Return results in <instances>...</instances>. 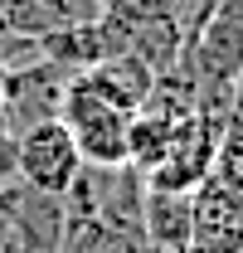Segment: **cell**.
<instances>
[{
	"instance_id": "cell-1",
	"label": "cell",
	"mask_w": 243,
	"mask_h": 253,
	"mask_svg": "<svg viewBox=\"0 0 243 253\" xmlns=\"http://www.w3.org/2000/svg\"><path fill=\"white\" fill-rule=\"evenodd\" d=\"M59 122L68 126L83 166H92V170H117V166H126V122L131 117L117 112L112 102H102L78 73L63 83Z\"/></svg>"
},
{
	"instance_id": "cell-2",
	"label": "cell",
	"mask_w": 243,
	"mask_h": 253,
	"mask_svg": "<svg viewBox=\"0 0 243 253\" xmlns=\"http://www.w3.org/2000/svg\"><path fill=\"white\" fill-rule=\"evenodd\" d=\"M10 170H15L20 185L63 200L83 175V156H78L68 126L59 117H49V122H34L10 136Z\"/></svg>"
},
{
	"instance_id": "cell-3",
	"label": "cell",
	"mask_w": 243,
	"mask_h": 253,
	"mask_svg": "<svg viewBox=\"0 0 243 253\" xmlns=\"http://www.w3.org/2000/svg\"><path fill=\"white\" fill-rule=\"evenodd\" d=\"M219 136H224V122L209 117V112H190L170 126V146L151 175H141L151 190H180V195H195V185L209 175V161L219 151Z\"/></svg>"
},
{
	"instance_id": "cell-4",
	"label": "cell",
	"mask_w": 243,
	"mask_h": 253,
	"mask_svg": "<svg viewBox=\"0 0 243 253\" xmlns=\"http://www.w3.org/2000/svg\"><path fill=\"white\" fill-rule=\"evenodd\" d=\"M195 224H190V253H243V205L219 195L214 185H195L190 195Z\"/></svg>"
},
{
	"instance_id": "cell-5",
	"label": "cell",
	"mask_w": 243,
	"mask_h": 253,
	"mask_svg": "<svg viewBox=\"0 0 243 253\" xmlns=\"http://www.w3.org/2000/svg\"><path fill=\"white\" fill-rule=\"evenodd\" d=\"M78 78L102 102H112L117 112H126V117L146 102V93H151V83H156V73L141 59H131V54H112V59L92 63V68H78Z\"/></svg>"
},
{
	"instance_id": "cell-6",
	"label": "cell",
	"mask_w": 243,
	"mask_h": 253,
	"mask_svg": "<svg viewBox=\"0 0 243 253\" xmlns=\"http://www.w3.org/2000/svg\"><path fill=\"white\" fill-rule=\"evenodd\" d=\"M170 117H156L146 107H136L131 112V122H126V166L136 170V175H151L161 156H165V146H170Z\"/></svg>"
},
{
	"instance_id": "cell-7",
	"label": "cell",
	"mask_w": 243,
	"mask_h": 253,
	"mask_svg": "<svg viewBox=\"0 0 243 253\" xmlns=\"http://www.w3.org/2000/svg\"><path fill=\"white\" fill-rule=\"evenodd\" d=\"M200 185H214L219 195H229V200H239L243 205V136H219V151L209 161V175L200 180Z\"/></svg>"
},
{
	"instance_id": "cell-8",
	"label": "cell",
	"mask_w": 243,
	"mask_h": 253,
	"mask_svg": "<svg viewBox=\"0 0 243 253\" xmlns=\"http://www.w3.org/2000/svg\"><path fill=\"white\" fill-rule=\"evenodd\" d=\"M107 10H117V15H131V20H161V15H175V20H180L185 0H112Z\"/></svg>"
},
{
	"instance_id": "cell-9",
	"label": "cell",
	"mask_w": 243,
	"mask_h": 253,
	"mask_svg": "<svg viewBox=\"0 0 243 253\" xmlns=\"http://www.w3.org/2000/svg\"><path fill=\"white\" fill-rule=\"evenodd\" d=\"M49 15H59L63 25H78V20H88V10H83V0H39Z\"/></svg>"
},
{
	"instance_id": "cell-10",
	"label": "cell",
	"mask_w": 243,
	"mask_h": 253,
	"mask_svg": "<svg viewBox=\"0 0 243 253\" xmlns=\"http://www.w3.org/2000/svg\"><path fill=\"white\" fill-rule=\"evenodd\" d=\"M10 141V107H5V88H0V146Z\"/></svg>"
},
{
	"instance_id": "cell-11",
	"label": "cell",
	"mask_w": 243,
	"mask_h": 253,
	"mask_svg": "<svg viewBox=\"0 0 243 253\" xmlns=\"http://www.w3.org/2000/svg\"><path fill=\"white\" fill-rule=\"evenodd\" d=\"M0 39H5V25H0Z\"/></svg>"
}]
</instances>
